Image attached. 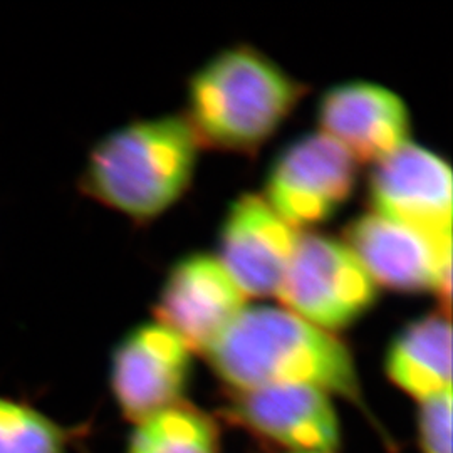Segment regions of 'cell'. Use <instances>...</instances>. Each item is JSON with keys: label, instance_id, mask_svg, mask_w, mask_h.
I'll use <instances>...</instances> for the list:
<instances>
[{"label": "cell", "instance_id": "cell-16", "mask_svg": "<svg viewBox=\"0 0 453 453\" xmlns=\"http://www.w3.org/2000/svg\"><path fill=\"white\" fill-rule=\"evenodd\" d=\"M420 453H452V389L417 403Z\"/></svg>", "mask_w": 453, "mask_h": 453}, {"label": "cell", "instance_id": "cell-1", "mask_svg": "<svg viewBox=\"0 0 453 453\" xmlns=\"http://www.w3.org/2000/svg\"><path fill=\"white\" fill-rule=\"evenodd\" d=\"M205 359L230 391L311 387L365 408L349 346L288 309H243Z\"/></svg>", "mask_w": 453, "mask_h": 453}, {"label": "cell", "instance_id": "cell-9", "mask_svg": "<svg viewBox=\"0 0 453 453\" xmlns=\"http://www.w3.org/2000/svg\"><path fill=\"white\" fill-rule=\"evenodd\" d=\"M247 308V296L215 254L180 257L163 280L153 314L194 353L211 349Z\"/></svg>", "mask_w": 453, "mask_h": 453}, {"label": "cell", "instance_id": "cell-17", "mask_svg": "<svg viewBox=\"0 0 453 453\" xmlns=\"http://www.w3.org/2000/svg\"><path fill=\"white\" fill-rule=\"evenodd\" d=\"M309 453H326V452H309Z\"/></svg>", "mask_w": 453, "mask_h": 453}, {"label": "cell", "instance_id": "cell-5", "mask_svg": "<svg viewBox=\"0 0 453 453\" xmlns=\"http://www.w3.org/2000/svg\"><path fill=\"white\" fill-rule=\"evenodd\" d=\"M357 162L321 131L304 133L275 157L264 183L262 198L289 226L324 224L353 196Z\"/></svg>", "mask_w": 453, "mask_h": 453}, {"label": "cell", "instance_id": "cell-15", "mask_svg": "<svg viewBox=\"0 0 453 453\" xmlns=\"http://www.w3.org/2000/svg\"><path fill=\"white\" fill-rule=\"evenodd\" d=\"M80 428L65 426L39 406L0 395V453H69Z\"/></svg>", "mask_w": 453, "mask_h": 453}, {"label": "cell", "instance_id": "cell-3", "mask_svg": "<svg viewBox=\"0 0 453 453\" xmlns=\"http://www.w3.org/2000/svg\"><path fill=\"white\" fill-rule=\"evenodd\" d=\"M304 84L250 44L213 54L187 84L183 118L200 146L252 155L308 93Z\"/></svg>", "mask_w": 453, "mask_h": 453}, {"label": "cell", "instance_id": "cell-12", "mask_svg": "<svg viewBox=\"0 0 453 453\" xmlns=\"http://www.w3.org/2000/svg\"><path fill=\"white\" fill-rule=\"evenodd\" d=\"M318 123L357 163L374 165L411 142L405 99L380 82L357 80L327 88L318 103Z\"/></svg>", "mask_w": 453, "mask_h": 453}, {"label": "cell", "instance_id": "cell-10", "mask_svg": "<svg viewBox=\"0 0 453 453\" xmlns=\"http://www.w3.org/2000/svg\"><path fill=\"white\" fill-rule=\"evenodd\" d=\"M228 420L291 453H334L341 447L334 398L311 387L228 389Z\"/></svg>", "mask_w": 453, "mask_h": 453}, {"label": "cell", "instance_id": "cell-2", "mask_svg": "<svg viewBox=\"0 0 453 453\" xmlns=\"http://www.w3.org/2000/svg\"><path fill=\"white\" fill-rule=\"evenodd\" d=\"M200 143L183 114L134 119L97 138L78 175V192L145 224L188 190Z\"/></svg>", "mask_w": 453, "mask_h": 453}, {"label": "cell", "instance_id": "cell-11", "mask_svg": "<svg viewBox=\"0 0 453 453\" xmlns=\"http://www.w3.org/2000/svg\"><path fill=\"white\" fill-rule=\"evenodd\" d=\"M299 230L284 222L262 195H239L219 232L217 259L249 297L274 296L288 269Z\"/></svg>", "mask_w": 453, "mask_h": 453}, {"label": "cell", "instance_id": "cell-7", "mask_svg": "<svg viewBox=\"0 0 453 453\" xmlns=\"http://www.w3.org/2000/svg\"><path fill=\"white\" fill-rule=\"evenodd\" d=\"M342 242L357 256L376 286L398 292H434L450 316L452 241H437L372 211L355 217Z\"/></svg>", "mask_w": 453, "mask_h": 453}, {"label": "cell", "instance_id": "cell-14", "mask_svg": "<svg viewBox=\"0 0 453 453\" xmlns=\"http://www.w3.org/2000/svg\"><path fill=\"white\" fill-rule=\"evenodd\" d=\"M125 453H220V428L185 400L134 423Z\"/></svg>", "mask_w": 453, "mask_h": 453}, {"label": "cell", "instance_id": "cell-6", "mask_svg": "<svg viewBox=\"0 0 453 453\" xmlns=\"http://www.w3.org/2000/svg\"><path fill=\"white\" fill-rule=\"evenodd\" d=\"M194 372V353L157 321L127 331L110 357V389L125 420L140 423L185 402Z\"/></svg>", "mask_w": 453, "mask_h": 453}, {"label": "cell", "instance_id": "cell-4", "mask_svg": "<svg viewBox=\"0 0 453 453\" xmlns=\"http://www.w3.org/2000/svg\"><path fill=\"white\" fill-rule=\"evenodd\" d=\"M284 309L336 334L363 319L380 288L346 243L321 232H299L275 291Z\"/></svg>", "mask_w": 453, "mask_h": 453}, {"label": "cell", "instance_id": "cell-8", "mask_svg": "<svg viewBox=\"0 0 453 453\" xmlns=\"http://www.w3.org/2000/svg\"><path fill=\"white\" fill-rule=\"evenodd\" d=\"M372 213L437 241H452V170L434 150L408 142L372 165Z\"/></svg>", "mask_w": 453, "mask_h": 453}, {"label": "cell", "instance_id": "cell-13", "mask_svg": "<svg viewBox=\"0 0 453 453\" xmlns=\"http://www.w3.org/2000/svg\"><path fill=\"white\" fill-rule=\"evenodd\" d=\"M385 372L417 403L452 389V326L441 311L406 323L388 342Z\"/></svg>", "mask_w": 453, "mask_h": 453}]
</instances>
